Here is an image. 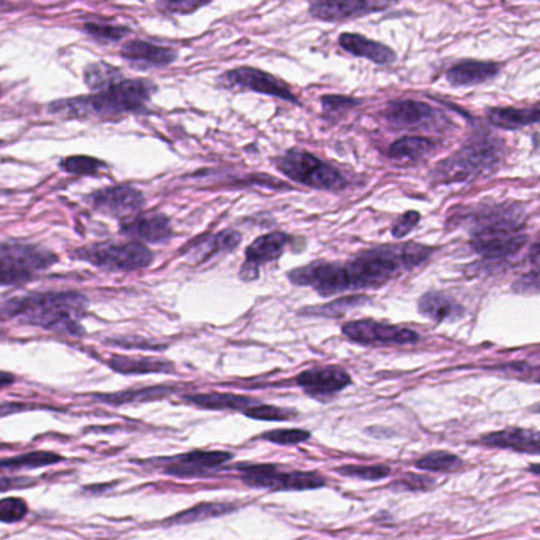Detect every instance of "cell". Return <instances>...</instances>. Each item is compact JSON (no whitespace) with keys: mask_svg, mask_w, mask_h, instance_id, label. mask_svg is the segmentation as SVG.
<instances>
[{"mask_svg":"<svg viewBox=\"0 0 540 540\" xmlns=\"http://www.w3.org/2000/svg\"><path fill=\"white\" fill-rule=\"evenodd\" d=\"M433 249L422 244L382 246L358 255L347 263L312 262L289 273L295 286L312 287L320 297H331L346 290L384 286L404 271L414 270L430 259Z\"/></svg>","mask_w":540,"mask_h":540,"instance_id":"obj_1","label":"cell"},{"mask_svg":"<svg viewBox=\"0 0 540 540\" xmlns=\"http://www.w3.org/2000/svg\"><path fill=\"white\" fill-rule=\"evenodd\" d=\"M88 305V298L77 292L29 293L2 303L0 317L81 338L84 335L81 320L86 316Z\"/></svg>","mask_w":540,"mask_h":540,"instance_id":"obj_2","label":"cell"},{"mask_svg":"<svg viewBox=\"0 0 540 540\" xmlns=\"http://www.w3.org/2000/svg\"><path fill=\"white\" fill-rule=\"evenodd\" d=\"M157 91L156 84L146 80H124L91 96L58 100L48 107L51 115L65 119H116L143 110Z\"/></svg>","mask_w":540,"mask_h":540,"instance_id":"obj_3","label":"cell"},{"mask_svg":"<svg viewBox=\"0 0 540 540\" xmlns=\"http://www.w3.org/2000/svg\"><path fill=\"white\" fill-rule=\"evenodd\" d=\"M525 213L518 205H496L474 216L471 248L487 260H502L525 248Z\"/></svg>","mask_w":540,"mask_h":540,"instance_id":"obj_4","label":"cell"},{"mask_svg":"<svg viewBox=\"0 0 540 540\" xmlns=\"http://www.w3.org/2000/svg\"><path fill=\"white\" fill-rule=\"evenodd\" d=\"M58 255L37 244L0 243V286H20L58 263Z\"/></svg>","mask_w":540,"mask_h":540,"instance_id":"obj_5","label":"cell"},{"mask_svg":"<svg viewBox=\"0 0 540 540\" xmlns=\"http://www.w3.org/2000/svg\"><path fill=\"white\" fill-rule=\"evenodd\" d=\"M240 480L251 488L270 491H308L319 490L327 485V479L319 472L284 471L278 464L244 463L236 464Z\"/></svg>","mask_w":540,"mask_h":540,"instance_id":"obj_6","label":"cell"},{"mask_svg":"<svg viewBox=\"0 0 540 540\" xmlns=\"http://www.w3.org/2000/svg\"><path fill=\"white\" fill-rule=\"evenodd\" d=\"M499 164V149L488 141L464 146L457 154L442 160L433 172L439 184L463 183L477 176L488 175Z\"/></svg>","mask_w":540,"mask_h":540,"instance_id":"obj_7","label":"cell"},{"mask_svg":"<svg viewBox=\"0 0 540 540\" xmlns=\"http://www.w3.org/2000/svg\"><path fill=\"white\" fill-rule=\"evenodd\" d=\"M73 259L91 263L94 267L111 271H135L153 263V252L138 241H108L91 244L73 252Z\"/></svg>","mask_w":540,"mask_h":540,"instance_id":"obj_8","label":"cell"},{"mask_svg":"<svg viewBox=\"0 0 540 540\" xmlns=\"http://www.w3.org/2000/svg\"><path fill=\"white\" fill-rule=\"evenodd\" d=\"M279 172L295 183L320 191H338L346 186V178L335 167L325 164L305 149H290L276 160Z\"/></svg>","mask_w":540,"mask_h":540,"instance_id":"obj_9","label":"cell"},{"mask_svg":"<svg viewBox=\"0 0 540 540\" xmlns=\"http://www.w3.org/2000/svg\"><path fill=\"white\" fill-rule=\"evenodd\" d=\"M343 333L352 343L362 346H409L420 341L419 333L409 328L381 324L376 320H352L343 325Z\"/></svg>","mask_w":540,"mask_h":540,"instance_id":"obj_10","label":"cell"},{"mask_svg":"<svg viewBox=\"0 0 540 540\" xmlns=\"http://www.w3.org/2000/svg\"><path fill=\"white\" fill-rule=\"evenodd\" d=\"M232 458L233 453L225 450H192L176 457L160 458L153 463L164 464L167 476L195 479V477H211V474L229 463Z\"/></svg>","mask_w":540,"mask_h":540,"instance_id":"obj_11","label":"cell"},{"mask_svg":"<svg viewBox=\"0 0 540 540\" xmlns=\"http://www.w3.org/2000/svg\"><path fill=\"white\" fill-rule=\"evenodd\" d=\"M88 205L103 216L115 217L119 221H129L141 213L145 206V195L132 186L105 187L88 195Z\"/></svg>","mask_w":540,"mask_h":540,"instance_id":"obj_12","label":"cell"},{"mask_svg":"<svg viewBox=\"0 0 540 540\" xmlns=\"http://www.w3.org/2000/svg\"><path fill=\"white\" fill-rule=\"evenodd\" d=\"M219 86L225 89H240V91H254L265 96L278 97L287 102L298 103L297 97L293 96L289 84L278 80L270 73L262 72L252 67H240V69L230 70L217 80Z\"/></svg>","mask_w":540,"mask_h":540,"instance_id":"obj_13","label":"cell"},{"mask_svg":"<svg viewBox=\"0 0 540 540\" xmlns=\"http://www.w3.org/2000/svg\"><path fill=\"white\" fill-rule=\"evenodd\" d=\"M295 382L312 400L327 403L352 384V377L341 366H319L298 374Z\"/></svg>","mask_w":540,"mask_h":540,"instance_id":"obj_14","label":"cell"},{"mask_svg":"<svg viewBox=\"0 0 540 540\" xmlns=\"http://www.w3.org/2000/svg\"><path fill=\"white\" fill-rule=\"evenodd\" d=\"M438 111L434 110L428 103L417 102V100H395L388 103L382 118L388 126L396 130L428 129L439 119Z\"/></svg>","mask_w":540,"mask_h":540,"instance_id":"obj_15","label":"cell"},{"mask_svg":"<svg viewBox=\"0 0 540 540\" xmlns=\"http://www.w3.org/2000/svg\"><path fill=\"white\" fill-rule=\"evenodd\" d=\"M290 243V236L282 232H271L262 235L246 249V260L241 267L240 278L243 281H255L259 278L260 267L265 263L278 260L287 244Z\"/></svg>","mask_w":540,"mask_h":540,"instance_id":"obj_16","label":"cell"},{"mask_svg":"<svg viewBox=\"0 0 540 540\" xmlns=\"http://www.w3.org/2000/svg\"><path fill=\"white\" fill-rule=\"evenodd\" d=\"M390 2H368V0H338V2H314L309 5V13L316 20L327 23L354 20L358 16L382 12L390 7Z\"/></svg>","mask_w":540,"mask_h":540,"instance_id":"obj_17","label":"cell"},{"mask_svg":"<svg viewBox=\"0 0 540 540\" xmlns=\"http://www.w3.org/2000/svg\"><path fill=\"white\" fill-rule=\"evenodd\" d=\"M122 235L138 243H167L173 236L172 222L165 214L140 213L134 219L121 222Z\"/></svg>","mask_w":540,"mask_h":540,"instance_id":"obj_18","label":"cell"},{"mask_svg":"<svg viewBox=\"0 0 540 540\" xmlns=\"http://www.w3.org/2000/svg\"><path fill=\"white\" fill-rule=\"evenodd\" d=\"M474 444L488 447V449L512 450V452L528 453V455H539L540 434L537 430L510 426L506 430L483 434Z\"/></svg>","mask_w":540,"mask_h":540,"instance_id":"obj_19","label":"cell"},{"mask_svg":"<svg viewBox=\"0 0 540 540\" xmlns=\"http://www.w3.org/2000/svg\"><path fill=\"white\" fill-rule=\"evenodd\" d=\"M121 58L135 69L146 70L173 64L178 53L173 48L154 45L145 40H129L121 48Z\"/></svg>","mask_w":540,"mask_h":540,"instance_id":"obj_20","label":"cell"},{"mask_svg":"<svg viewBox=\"0 0 540 540\" xmlns=\"http://www.w3.org/2000/svg\"><path fill=\"white\" fill-rule=\"evenodd\" d=\"M243 236L236 230H224V232L216 233V235L206 236L200 240H194V243L189 244L181 251V254L191 255V260L194 263L208 262V260L216 257L217 254L224 252L235 251L241 244Z\"/></svg>","mask_w":540,"mask_h":540,"instance_id":"obj_21","label":"cell"},{"mask_svg":"<svg viewBox=\"0 0 540 540\" xmlns=\"http://www.w3.org/2000/svg\"><path fill=\"white\" fill-rule=\"evenodd\" d=\"M181 400L189 406L205 409V411H248L249 407L260 404L252 396L235 395V393H189L181 396Z\"/></svg>","mask_w":540,"mask_h":540,"instance_id":"obj_22","label":"cell"},{"mask_svg":"<svg viewBox=\"0 0 540 540\" xmlns=\"http://www.w3.org/2000/svg\"><path fill=\"white\" fill-rule=\"evenodd\" d=\"M173 393H176V388L173 385H151V387L129 388V390H122L118 393H96L91 398L96 403L122 406V404L165 400Z\"/></svg>","mask_w":540,"mask_h":540,"instance_id":"obj_23","label":"cell"},{"mask_svg":"<svg viewBox=\"0 0 540 540\" xmlns=\"http://www.w3.org/2000/svg\"><path fill=\"white\" fill-rule=\"evenodd\" d=\"M419 312L436 324L458 322L463 319L464 308L447 293L426 292L419 300Z\"/></svg>","mask_w":540,"mask_h":540,"instance_id":"obj_24","label":"cell"},{"mask_svg":"<svg viewBox=\"0 0 540 540\" xmlns=\"http://www.w3.org/2000/svg\"><path fill=\"white\" fill-rule=\"evenodd\" d=\"M339 46L347 53L354 54L357 58H365L377 65H390L396 61V54L392 48L384 43L366 39L363 35L343 34L339 37Z\"/></svg>","mask_w":540,"mask_h":540,"instance_id":"obj_25","label":"cell"},{"mask_svg":"<svg viewBox=\"0 0 540 540\" xmlns=\"http://www.w3.org/2000/svg\"><path fill=\"white\" fill-rule=\"evenodd\" d=\"M499 73L496 62L463 61L447 72V81L453 88H468L493 80Z\"/></svg>","mask_w":540,"mask_h":540,"instance_id":"obj_26","label":"cell"},{"mask_svg":"<svg viewBox=\"0 0 540 540\" xmlns=\"http://www.w3.org/2000/svg\"><path fill=\"white\" fill-rule=\"evenodd\" d=\"M110 366L116 373L124 376H135V374H157L175 373V365L168 360L151 357H126V355H113L108 360Z\"/></svg>","mask_w":540,"mask_h":540,"instance_id":"obj_27","label":"cell"},{"mask_svg":"<svg viewBox=\"0 0 540 540\" xmlns=\"http://www.w3.org/2000/svg\"><path fill=\"white\" fill-rule=\"evenodd\" d=\"M238 510L236 504L232 502H200L191 509L183 510L173 517L162 521L165 526H183L200 523V521L211 520V518L224 517V515L233 514Z\"/></svg>","mask_w":540,"mask_h":540,"instance_id":"obj_28","label":"cell"},{"mask_svg":"<svg viewBox=\"0 0 540 540\" xmlns=\"http://www.w3.org/2000/svg\"><path fill=\"white\" fill-rule=\"evenodd\" d=\"M436 149H438V145L428 138L404 137L390 145L388 157L396 162H403V164H415L419 160L430 157Z\"/></svg>","mask_w":540,"mask_h":540,"instance_id":"obj_29","label":"cell"},{"mask_svg":"<svg viewBox=\"0 0 540 540\" xmlns=\"http://www.w3.org/2000/svg\"><path fill=\"white\" fill-rule=\"evenodd\" d=\"M488 119L493 126L501 127V129H521V127L536 124L539 121V108L537 105H534L533 108H490Z\"/></svg>","mask_w":540,"mask_h":540,"instance_id":"obj_30","label":"cell"},{"mask_svg":"<svg viewBox=\"0 0 540 540\" xmlns=\"http://www.w3.org/2000/svg\"><path fill=\"white\" fill-rule=\"evenodd\" d=\"M62 457L58 453L48 450L23 453L18 457L0 458V471H21V469L46 468L51 464L61 463Z\"/></svg>","mask_w":540,"mask_h":540,"instance_id":"obj_31","label":"cell"},{"mask_svg":"<svg viewBox=\"0 0 540 540\" xmlns=\"http://www.w3.org/2000/svg\"><path fill=\"white\" fill-rule=\"evenodd\" d=\"M122 80H124V75H122L121 70L115 65L108 64V62L89 64L84 69V83L94 92L110 88V86Z\"/></svg>","mask_w":540,"mask_h":540,"instance_id":"obj_32","label":"cell"},{"mask_svg":"<svg viewBox=\"0 0 540 540\" xmlns=\"http://www.w3.org/2000/svg\"><path fill=\"white\" fill-rule=\"evenodd\" d=\"M464 461L455 453L445 452V450H436V452L426 453L422 458L415 461L414 466L420 471L455 472L463 468Z\"/></svg>","mask_w":540,"mask_h":540,"instance_id":"obj_33","label":"cell"},{"mask_svg":"<svg viewBox=\"0 0 540 540\" xmlns=\"http://www.w3.org/2000/svg\"><path fill=\"white\" fill-rule=\"evenodd\" d=\"M339 476L352 477V479L369 480V482H376V480L387 479L392 474V469L387 464H344L335 469Z\"/></svg>","mask_w":540,"mask_h":540,"instance_id":"obj_34","label":"cell"},{"mask_svg":"<svg viewBox=\"0 0 540 540\" xmlns=\"http://www.w3.org/2000/svg\"><path fill=\"white\" fill-rule=\"evenodd\" d=\"M368 301V298L362 297V295H357V297H346L341 298V300L338 301H333L330 305L320 306V308L305 309L303 314H312V316L331 317V319H336V317H343L344 314L352 311V309L358 308V306L365 305Z\"/></svg>","mask_w":540,"mask_h":540,"instance_id":"obj_35","label":"cell"},{"mask_svg":"<svg viewBox=\"0 0 540 540\" xmlns=\"http://www.w3.org/2000/svg\"><path fill=\"white\" fill-rule=\"evenodd\" d=\"M243 414L249 419L263 420V422H289V420L298 417L297 411H293V409H284V407L263 403L249 407L248 411H244Z\"/></svg>","mask_w":540,"mask_h":540,"instance_id":"obj_36","label":"cell"},{"mask_svg":"<svg viewBox=\"0 0 540 540\" xmlns=\"http://www.w3.org/2000/svg\"><path fill=\"white\" fill-rule=\"evenodd\" d=\"M59 167L70 175L96 176L102 168H105V162L96 157L73 156L62 159Z\"/></svg>","mask_w":540,"mask_h":540,"instance_id":"obj_37","label":"cell"},{"mask_svg":"<svg viewBox=\"0 0 540 540\" xmlns=\"http://www.w3.org/2000/svg\"><path fill=\"white\" fill-rule=\"evenodd\" d=\"M83 31L100 43H116L119 40L126 39L127 35L130 34L129 27L92 23V21L91 23L84 24Z\"/></svg>","mask_w":540,"mask_h":540,"instance_id":"obj_38","label":"cell"},{"mask_svg":"<svg viewBox=\"0 0 540 540\" xmlns=\"http://www.w3.org/2000/svg\"><path fill=\"white\" fill-rule=\"evenodd\" d=\"M262 441L271 442L278 445H297L308 442L311 439V433L300 428H281V430H270L259 436Z\"/></svg>","mask_w":540,"mask_h":540,"instance_id":"obj_39","label":"cell"},{"mask_svg":"<svg viewBox=\"0 0 540 540\" xmlns=\"http://www.w3.org/2000/svg\"><path fill=\"white\" fill-rule=\"evenodd\" d=\"M29 514V504L21 498L0 499V523H20Z\"/></svg>","mask_w":540,"mask_h":540,"instance_id":"obj_40","label":"cell"},{"mask_svg":"<svg viewBox=\"0 0 540 540\" xmlns=\"http://www.w3.org/2000/svg\"><path fill=\"white\" fill-rule=\"evenodd\" d=\"M436 479L423 474H411L407 472L400 479L390 485V490L393 491H431L436 487Z\"/></svg>","mask_w":540,"mask_h":540,"instance_id":"obj_41","label":"cell"},{"mask_svg":"<svg viewBox=\"0 0 540 540\" xmlns=\"http://www.w3.org/2000/svg\"><path fill=\"white\" fill-rule=\"evenodd\" d=\"M360 100L350 99L346 96H325L322 97V107L327 118H341L349 113L352 108L358 107Z\"/></svg>","mask_w":540,"mask_h":540,"instance_id":"obj_42","label":"cell"},{"mask_svg":"<svg viewBox=\"0 0 540 540\" xmlns=\"http://www.w3.org/2000/svg\"><path fill=\"white\" fill-rule=\"evenodd\" d=\"M420 219H422V216H420L419 211H407L406 214L398 217L393 222L392 235L395 236L396 240H401V238L409 235L414 230L415 225L419 224Z\"/></svg>","mask_w":540,"mask_h":540,"instance_id":"obj_43","label":"cell"},{"mask_svg":"<svg viewBox=\"0 0 540 540\" xmlns=\"http://www.w3.org/2000/svg\"><path fill=\"white\" fill-rule=\"evenodd\" d=\"M512 290L518 295H537L539 292V276H537V268H534L531 273L521 276L520 279L512 284Z\"/></svg>","mask_w":540,"mask_h":540,"instance_id":"obj_44","label":"cell"},{"mask_svg":"<svg viewBox=\"0 0 540 540\" xmlns=\"http://www.w3.org/2000/svg\"><path fill=\"white\" fill-rule=\"evenodd\" d=\"M206 2H160L157 7L165 13H175V15H191L197 12L198 8L205 7Z\"/></svg>","mask_w":540,"mask_h":540,"instance_id":"obj_45","label":"cell"},{"mask_svg":"<svg viewBox=\"0 0 540 540\" xmlns=\"http://www.w3.org/2000/svg\"><path fill=\"white\" fill-rule=\"evenodd\" d=\"M504 371V373L512 374V377H517V379H523V381H531L529 379V373L534 374V376H537V368L536 366L526 365V363H509V365L501 366V373Z\"/></svg>","mask_w":540,"mask_h":540,"instance_id":"obj_46","label":"cell"},{"mask_svg":"<svg viewBox=\"0 0 540 540\" xmlns=\"http://www.w3.org/2000/svg\"><path fill=\"white\" fill-rule=\"evenodd\" d=\"M34 479H27V477H5L0 476V493L10 490H21V488L32 487L35 485Z\"/></svg>","mask_w":540,"mask_h":540,"instance_id":"obj_47","label":"cell"},{"mask_svg":"<svg viewBox=\"0 0 540 540\" xmlns=\"http://www.w3.org/2000/svg\"><path fill=\"white\" fill-rule=\"evenodd\" d=\"M31 409H37V406H32V404L26 403H18V401H4V403H0V419H2V417H8V415L31 411Z\"/></svg>","mask_w":540,"mask_h":540,"instance_id":"obj_48","label":"cell"},{"mask_svg":"<svg viewBox=\"0 0 540 540\" xmlns=\"http://www.w3.org/2000/svg\"><path fill=\"white\" fill-rule=\"evenodd\" d=\"M16 377L12 373H5V371H0V390L10 387V385L15 384Z\"/></svg>","mask_w":540,"mask_h":540,"instance_id":"obj_49","label":"cell"},{"mask_svg":"<svg viewBox=\"0 0 540 540\" xmlns=\"http://www.w3.org/2000/svg\"><path fill=\"white\" fill-rule=\"evenodd\" d=\"M0 97H2V88H0Z\"/></svg>","mask_w":540,"mask_h":540,"instance_id":"obj_50","label":"cell"},{"mask_svg":"<svg viewBox=\"0 0 540 540\" xmlns=\"http://www.w3.org/2000/svg\"><path fill=\"white\" fill-rule=\"evenodd\" d=\"M0 7H2V5H0Z\"/></svg>","mask_w":540,"mask_h":540,"instance_id":"obj_51","label":"cell"}]
</instances>
